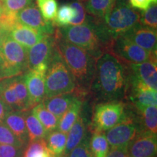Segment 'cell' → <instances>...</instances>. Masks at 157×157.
Segmentation results:
<instances>
[{
  "mask_svg": "<svg viewBox=\"0 0 157 157\" xmlns=\"http://www.w3.org/2000/svg\"><path fill=\"white\" fill-rule=\"evenodd\" d=\"M129 74L123 63L109 52L96 60L95 70L90 91L101 102L121 101L127 93Z\"/></svg>",
  "mask_w": 157,
  "mask_h": 157,
  "instance_id": "1",
  "label": "cell"
},
{
  "mask_svg": "<svg viewBox=\"0 0 157 157\" xmlns=\"http://www.w3.org/2000/svg\"><path fill=\"white\" fill-rule=\"evenodd\" d=\"M56 47L71 72L76 83V90L80 95L90 91L95 70L96 60L89 52L55 35Z\"/></svg>",
  "mask_w": 157,
  "mask_h": 157,
  "instance_id": "2",
  "label": "cell"
},
{
  "mask_svg": "<svg viewBox=\"0 0 157 157\" xmlns=\"http://www.w3.org/2000/svg\"><path fill=\"white\" fill-rule=\"evenodd\" d=\"M56 35L66 42L81 48L95 59L108 50L109 42L101 26V20L93 18L81 25L60 27Z\"/></svg>",
  "mask_w": 157,
  "mask_h": 157,
  "instance_id": "3",
  "label": "cell"
},
{
  "mask_svg": "<svg viewBox=\"0 0 157 157\" xmlns=\"http://www.w3.org/2000/svg\"><path fill=\"white\" fill-rule=\"evenodd\" d=\"M74 91L76 83L74 76L55 47L45 75L44 99Z\"/></svg>",
  "mask_w": 157,
  "mask_h": 157,
  "instance_id": "4",
  "label": "cell"
},
{
  "mask_svg": "<svg viewBox=\"0 0 157 157\" xmlns=\"http://www.w3.org/2000/svg\"><path fill=\"white\" fill-rule=\"evenodd\" d=\"M139 20L140 13L135 10L127 0H115L112 8L102 21V24L112 42L117 37L125 34L138 24Z\"/></svg>",
  "mask_w": 157,
  "mask_h": 157,
  "instance_id": "5",
  "label": "cell"
},
{
  "mask_svg": "<svg viewBox=\"0 0 157 157\" xmlns=\"http://www.w3.org/2000/svg\"><path fill=\"white\" fill-rule=\"evenodd\" d=\"M0 68L2 79L23 74L29 70L27 49L8 34L0 47Z\"/></svg>",
  "mask_w": 157,
  "mask_h": 157,
  "instance_id": "6",
  "label": "cell"
},
{
  "mask_svg": "<svg viewBox=\"0 0 157 157\" xmlns=\"http://www.w3.org/2000/svg\"><path fill=\"white\" fill-rule=\"evenodd\" d=\"M128 116L125 104L121 101L101 102L93 109L91 123L92 132H105Z\"/></svg>",
  "mask_w": 157,
  "mask_h": 157,
  "instance_id": "7",
  "label": "cell"
},
{
  "mask_svg": "<svg viewBox=\"0 0 157 157\" xmlns=\"http://www.w3.org/2000/svg\"><path fill=\"white\" fill-rule=\"evenodd\" d=\"M111 53L129 64L147 61L156 63V52H150L143 49L132 41L119 36L113 39L109 48Z\"/></svg>",
  "mask_w": 157,
  "mask_h": 157,
  "instance_id": "8",
  "label": "cell"
},
{
  "mask_svg": "<svg viewBox=\"0 0 157 157\" xmlns=\"http://www.w3.org/2000/svg\"><path fill=\"white\" fill-rule=\"evenodd\" d=\"M141 130L140 124L128 114L120 123L105 132L110 150L121 149L127 151L129 143Z\"/></svg>",
  "mask_w": 157,
  "mask_h": 157,
  "instance_id": "9",
  "label": "cell"
},
{
  "mask_svg": "<svg viewBox=\"0 0 157 157\" xmlns=\"http://www.w3.org/2000/svg\"><path fill=\"white\" fill-rule=\"evenodd\" d=\"M129 74V86L133 87H148L157 90L156 63L147 61L130 64Z\"/></svg>",
  "mask_w": 157,
  "mask_h": 157,
  "instance_id": "10",
  "label": "cell"
},
{
  "mask_svg": "<svg viewBox=\"0 0 157 157\" xmlns=\"http://www.w3.org/2000/svg\"><path fill=\"white\" fill-rule=\"evenodd\" d=\"M48 68V65L42 64L24 74L25 85L32 108L44 99L45 75Z\"/></svg>",
  "mask_w": 157,
  "mask_h": 157,
  "instance_id": "11",
  "label": "cell"
},
{
  "mask_svg": "<svg viewBox=\"0 0 157 157\" xmlns=\"http://www.w3.org/2000/svg\"><path fill=\"white\" fill-rule=\"evenodd\" d=\"M156 134L143 129L135 135L127 147L129 157H156L157 154Z\"/></svg>",
  "mask_w": 157,
  "mask_h": 157,
  "instance_id": "12",
  "label": "cell"
},
{
  "mask_svg": "<svg viewBox=\"0 0 157 157\" xmlns=\"http://www.w3.org/2000/svg\"><path fill=\"white\" fill-rule=\"evenodd\" d=\"M55 47V36L52 34H45L39 42L28 49V69H34L42 64L48 65Z\"/></svg>",
  "mask_w": 157,
  "mask_h": 157,
  "instance_id": "13",
  "label": "cell"
},
{
  "mask_svg": "<svg viewBox=\"0 0 157 157\" xmlns=\"http://www.w3.org/2000/svg\"><path fill=\"white\" fill-rule=\"evenodd\" d=\"M18 23L40 31L44 34H53L55 29L53 24L50 21H46L42 17L40 11L34 4H31L28 7L17 13Z\"/></svg>",
  "mask_w": 157,
  "mask_h": 157,
  "instance_id": "14",
  "label": "cell"
},
{
  "mask_svg": "<svg viewBox=\"0 0 157 157\" xmlns=\"http://www.w3.org/2000/svg\"><path fill=\"white\" fill-rule=\"evenodd\" d=\"M121 36L150 52H156V30L143 26L140 23L131 29Z\"/></svg>",
  "mask_w": 157,
  "mask_h": 157,
  "instance_id": "15",
  "label": "cell"
},
{
  "mask_svg": "<svg viewBox=\"0 0 157 157\" xmlns=\"http://www.w3.org/2000/svg\"><path fill=\"white\" fill-rule=\"evenodd\" d=\"M8 35L13 40L28 50L39 42L45 34L18 23L9 31Z\"/></svg>",
  "mask_w": 157,
  "mask_h": 157,
  "instance_id": "16",
  "label": "cell"
},
{
  "mask_svg": "<svg viewBox=\"0 0 157 157\" xmlns=\"http://www.w3.org/2000/svg\"><path fill=\"white\" fill-rule=\"evenodd\" d=\"M3 123L26 146L29 142L25 121V111H10L7 113Z\"/></svg>",
  "mask_w": 157,
  "mask_h": 157,
  "instance_id": "17",
  "label": "cell"
},
{
  "mask_svg": "<svg viewBox=\"0 0 157 157\" xmlns=\"http://www.w3.org/2000/svg\"><path fill=\"white\" fill-rule=\"evenodd\" d=\"M82 103H83L82 98L76 95L71 106L59 119L57 130L67 134L79 117L82 111Z\"/></svg>",
  "mask_w": 157,
  "mask_h": 157,
  "instance_id": "18",
  "label": "cell"
},
{
  "mask_svg": "<svg viewBox=\"0 0 157 157\" xmlns=\"http://www.w3.org/2000/svg\"><path fill=\"white\" fill-rule=\"evenodd\" d=\"M75 96L76 94H74V93L63 94L44 99L42 103L48 111L53 113L59 119L71 106Z\"/></svg>",
  "mask_w": 157,
  "mask_h": 157,
  "instance_id": "19",
  "label": "cell"
},
{
  "mask_svg": "<svg viewBox=\"0 0 157 157\" xmlns=\"http://www.w3.org/2000/svg\"><path fill=\"white\" fill-rule=\"evenodd\" d=\"M86 135L85 120L82 115L79 117L67 133L66 144L63 157L69 154L73 149L82 142Z\"/></svg>",
  "mask_w": 157,
  "mask_h": 157,
  "instance_id": "20",
  "label": "cell"
},
{
  "mask_svg": "<svg viewBox=\"0 0 157 157\" xmlns=\"http://www.w3.org/2000/svg\"><path fill=\"white\" fill-rule=\"evenodd\" d=\"M129 98L137 109L149 105H157L156 90L150 88L133 87Z\"/></svg>",
  "mask_w": 157,
  "mask_h": 157,
  "instance_id": "21",
  "label": "cell"
},
{
  "mask_svg": "<svg viewBox=\"0 0 157 157\" xmlns=\"http://www.w3.org/2000/svg\"><path fill=\"white\" fill-rule=\"evenodd\" d=\"M0 99L12 111H22L13 84L12 77L0 80Z\"/></svg>",
  "mask_w": 157,
  "mask_h": 157,
  "instance_id": "22",
  "label": "cell"
},
{
  "mask_svg": "<svg viewBox=\"0 0 157 157\" xmlns=\"http://www.w3.org/2000/svg\"><path fill=\"white\" fill-rule=\"evenodd\" d=\"M31 111V113L40 121L48 133L57 129L59 119L46 109L42 102L34 105Z\"/></svg>",
  "mask_w": 157,
  "mask_h": 157,
  "instance_id": "23",
  "label": "cell"
},
{
  "mask_svg": "<svg viewBox=\"0 0 157 157\" xmlns=\"http://www.w3.org/2000/svg\"><path fill=\"white\" fill-rule=\"evenodd\" d=\"M87 13L98 20H103L112 8L115 0H83Z\"/></svg>",
  "mask_w": 157,
  "mask_h": 157,
  "instance_id": "24",
  "label": "cell"
},
{
  "mask_svg": "<svg viewBox=\"0 0 157 157\" xmlns=\"http://www.w3.org/2000/svg\"><path fill=\"white\" fill-rule=\"evenodd\" d=\"M25 111V121L29 142L39 140H45L48 132L45 130L44 127L37 119V118L31 113V111Z\"/></svg>",
  "mask_w": 157,
  "mask_h": 157,
  "instance_id": "25",
  "label": "cell"
},
{
  "mask_svg": "<svg viewBox=\"0 0 157 157\" xmlns=\"http://www.w3.org/2000/svg\"><path fill=\"white\" fill-rule=\"evenodd\" d=\"M67 134L60 131H52L48 133L45 142L49 151L56 157H63L66 144Z\"/></svg>",
  "mask_w": 157,
  "mask_h": 157,
  "instance_id": "26",
  "label": "cell"
},
{
  "mask_svg": "<svg viewBox=\"0 0 157 157\" xmlns=\"http://www.w3.org/2000/svg\"><path fill=\"white\" fill-rule=\"evenodd\" d=\"M90 148L93 157H106L109 152V145L105 132H93L90 138Z\"/></svg>",
  "mask_w": 157,
  "mask_h": 157,
  "instance_id": "27",
  "label": "cell"
},
{
  "mask_svg": "<svg viewBox=\"0 0 157 157\" xmlns=\"http://www.w3.org/2000/svg\"><path fill=\"white\" fill-rule=\"evenodd\" d=\"M22 157H56L48 148L45 140L29 142L23 151Z\"/></svg>",
  "mask_w": 157,
  "mask_h": 157,
  "instance_id": "28",
  "label": "cell"
},
{
  "mask_svg": "<svg viewBox=\"0 0 157 157\" xmlns=\"http://www.w3.org/2000/svg\"><path fill=\"white\" fill-rule=\"evenodd\" d=\"M141 113L143 129L157 133V105L141 108L137 109Z\"/></svg>",
  "mask_w": 157,
  "mask_h": 157,
  "instance_id": "29",
  "label": "cell"
},
{
  "mask_svg": "<svg viewBox=\"0 0 157 157\" xmlns=\"http://www.w3.org/2000/svg\"><path fill=\"white\" fill-rule=\"evenodd\" d=\"M139 23L143 26L155 29L157 28V4L154 3L140 13Z\"/></svg>",
  "mask_w": 157,
  "mask_h": 157,
  "instance_id": "30",
  "label": "cell"
},
{
  "mask_svg": "<svg viewBox=\"0 0 157 157\" xmlns=\"http://www.w3.org/2000/svg\"><path fill=\"white\" fill-rule=\"evenodd\" d=\"M42 17L48 21H54L58 12L56 0H36Z\"/></svg>",
  "mask_w": 157,
  "mask_h": 157,
  "instance_id": "31",
  "label": "cell"
},
{
  "mask_svg": "<svg viewBox=\"0 0 157 157\" xmlns=\"http://www.w3.org/2000/svg\"><path fill=\"white\" fill-rule=\"evenodd\" d=\"M76 16V13L71 6L63 5L57 12L54 23L60 27H63L70 24L71 21Z\"/></svg>",
  "mask_w": 157,
  "mask_h": 157,
  "instance_id": "32",
  "label": "cell"
},
{
  "mask_svg": "<svg viewBox=\"0 0 157 157\" xmlns=\"http://www.w3.org/2000/svg\"><path fill=\"white\" fill-rule=\"evenodd\" d=\"M70 5L73 7L74 11H75L76 16L71 21L69 25H76L84 24V23H88L93 18V17L87 15V13L84 8V4L82 3V2L79 1V0L74 1L70 4Z\"/></svg>",
  "mask_w": 157,
  "mask_h": 157,
  "instance_id": "33",
  "label": "cell"
},
{
  "mask_svg": "<svg viewBox=\"0 0 157 157\" xmlns=\"http://www.w3.org/2000/svg\"><path fill=\"white\" fill-rule=\"evenodd\" d=\"M0 144L10 145L18 148L25 147L3 122L0 123Z\"/></svg>",
  "mask_w": 157,
  "mask_h": 157,
  "instance_id": "34",
  "label": "cell"
},
{
  "mask_svg": "<svg viewBox=\"0 0 157 157\" xmlns=\"http://www.w3.org/2000/svg\"><path fill=\"white\" fill-rule=\"evenodd\" d=\"M34 0H5L2 4V12L16 15L23 9L32 4Z\"/></svg>",
  "mask_w": 157,
  "mask_h": 157,
  "instance_id": "35",
  "label": "cell"
},
{
  "mask_svg": "<svg viewBox=\"0 0 157 157\" xmlns=\"http://www.w3.org/2000/svg\"><path fill=\"white\" fill-rule=\"evenodd\" d=\"M89 143V137L85 136L82 142L65 157H93L90 151Z\"/></svg>",
  "mask_w": 157,
  "mask_h": 157,
  "instance_id": "36",
  "label": "cell"
},
{
  "mask_svg": "<svg viewBox=\"0 0 157 157\" xmlns=\"http://www.w3.org/2000/svg\"><path fill=\"white\" fill-rule=\"evenodd\" d=\"M25 148L0 144V157H22Z\"/></svg>",
  "mask_w": 157,
  "mask_h": 157,
  "instance_id": "37",
  "label": "cell"
},
{
  "mask_svg": "<svg viewBox=\"0 0 157 157\" xmlns=\"http://www.w3.org/2000/svg\"><path fill=\"white\" fill-rule=\"evenodd\" d=\"M157 3V0H129V5L133 8L145 10L152 4Z\"/></svg>",
  "mask_w": 157,
  "mask_h": 157,
  "instance_id": "38",
  "label": "cell"
},
{
  "mask_svg": "<svg viewBox=\"0 0 157 157\" xmlns=\"http://www.w3.org/2000/svg\"><path fill=\"white\" fill-rule=\"evenodd\" d=\"M10 111L12 110L0 99V123L3 122L6 115Z\"/></svg>",
  "mask_w": 157,
  "mask_h": 157,
  "instance_id": "39",
  "label": "cell"
},
{
  "mask_svg": "<svg viewBox=\"0 0 157 157\" xmlns=\"http://www.w3.org/2000/svg\"><path fill=\"white\" fill-rule=\"evenodd\" d=\"M106 157H129L127 151L121 149H111Z\"/></svg>",
  "mask_w": 157,
  "mask_h": 157,
  "instance_id": "40",
  "label": "cell"
},
{
  "mask_svg": "<svg viewBox=\"0 0 157 157\" xmlns=\"http://www.w3.org/2000/svg\"><path fill=\"white\" fill-rule=\"evenodd\" d=\"M7 34H8V33L0 25V47H1L2 43L4 39H5V37L7 36Z\"/></svg>",
  "mask_w": 157,
  "mask_h": 157,
  "instance_id": "41",
  "label": "cell"
},
{
  "mask_svg": "<svg viewBox=\"0 0 157 157\" xmlns=\"http://www.w3.org/2000/svg\"><path fill=\"white\" fill-rule=\"evenodd\" d=\"M2 11H3V5H2V2L0 1V15H1L2 13Z\"/></svg>",
  "mask_w": 157,
  "mask_h": 157,
  "instance_id": "42",
  "label": "cell"
},
{
  "mask_svg": "<svg viewBox=\"0 0 157 157\" xmlns=\"http://www.w3.org/2000/svg\"><path fill=\"white\" fill-rule=\"evenodd\" d=\"M2 79V73H1V68H0V80Z\"/></svg>",
  "mask_w": 157,
  "mask_h": 157,
  "instance_id": "43",
  "label": "cell"
},
{
  "mask_svg": "<svg viewBox=\"0 0 157 157\" xmlns=\"http://www.w3.org/2000/svg\"><path fill=\"white\" fill-rule=\"evenodd\" d=\"M0 1H1V2H5V0H0Z\"/></svg>",
  "mask_w": 157,
  "mask_h": 157,
  "instance_id": "44",
  "label": "cell"
},
{
  "mask_svg": "<svg viewBox=\"0 0 157 157\" xmlns=\"http://www.w3.org/2000/svg\"><path fill=\"white\" fill-rule=\"evenodd\" d=\"M79 1H81V2H82V1H83V0H79Z\"/></svg>",
  "mask_w": 157,
  "mask_h": 157,
  "instance_id": "45",
  "label": "cell"
}]
</instances>
